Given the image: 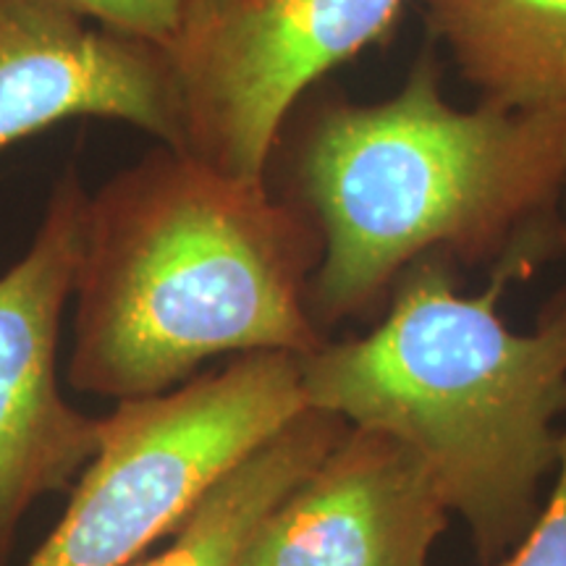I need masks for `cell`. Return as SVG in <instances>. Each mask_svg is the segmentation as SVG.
<instances>
[{"instance_id": "cell-7", "label": "cell", "mask_w": 566, "mask_h": 566, "mask_svg": "<svg viewBox=\"0 0 566 566\" xmlns=\"http://www.w3.org/2000/svg\"><path fill=\"white\" fill-rule=\"evenodd\" d=\"M76 118L134 126L179 150L166 51L97 24L71 0H0V153Z\"/></svg>"}, {"instance_id": "cell-5", "label": "cell", "mask_w": 566, "mask_h": 566, "mask_svg": "<svg viewBox=\"0 0 566 566\" xmlns=\"http://www.w3.org/2000/svg\"><path fill=\"white\" fill-rule=\"evenodd\" d=\"M407 0H189L166 45L179 150L268 181L292 113L331 71L391 38Z\"/></svg>"}, {"instance_id": "cell-12", "label": "cell", "mask_w": 566, "mask_h": 566, "mask_svg": "<svg viewBox=\"0 0 566 566\" xmlns=\"http://www.w3.org/2000/svg\"><path fill=\"white\" fill-rule=\"evenodd\" d=\"M491 566H566V433H562L556 485L516 546Z\"/></svg>"}, {"instance_id": "cell-1", "label": "cell", "mask_w": 566, "mask_h": 566, "mask_svg": "<svg viewBox=\"0 0 566 566\" xmlns=\"http://www.w3.org/2000/svg\"><path fill=\"white\" fill-rule=\"evenodd\" d=\"M323 242L271 181H242L155 145L87 197L69 384L129 401L216 357L328 342L310 313Z\"/></svg>"}, {"instance_id": "cell-11", "label": "cell", "mask_w": 566, "mask_h": 566, "mask_svg": "<svg viewBox=\"0 0 566 566\" xmlns=\"http://www.w3.org/2000/svg\"><path fill=\"white\" fill-rule=\"evenodd\" d=\"M97 24L153 42L166 51L189 0H71Z\"/></svg>"}, {"instance_id": "cell-9", "label": "cell", "mask_w": 566, "mask_h": 566, "mask_svg": "<svg viewBox=\"0 0 566 566\" xmlns=\"http://www.w3.org/2000/svg\"><path fill=\"white\" fill-rule=\"evenodd\" d=\"M480 103L566 113V0H420Z\"/></svg>"}, {"instance_id": "cell-6", "label": "cell", "mask_w": 566, "mask_h": 566, "mask_svg": "<svg viewBox=\"0 0 566 566\" xmlns=\"http://www.w3.org/2000/svg\"><path fill=\"white\" fill-rule=\"evenodd\" d=\"M87 197L69 166L24 258L0 275V564L34 501L80 480L101 446V417L71 407L59 386Z\"/></svg>"}, {"instance_id": "cell-10", "label": "cell", "mask_w": 566, "mask_h": 566, "mask_svg": "<svg viewBox=\"0 0 566 566\" xmlns=\"http://www.w3.org/2000/svg\"><path fill=\"white\" fill-rule=\"evenodd\" d=\"M349 430L344 417L307 407L223 475L153 554L132 566H244L265 516Z\"/></svg>"}, {"instance_id": "cell-4", "label": "cell", "mask_w": 566, "mask_h": 566, "mask_svg": "<svg viewBox=\"0 0 566 566\" xmlns=\"http://www.w3.org/2000/svg\"><path fill=\"white\" fill-rule=\"evenodd\" d=\"M304 409L300 357L286 352L239 354L168 394L118 401L66 512L24 566H132Z\"/></svg>"}, {"instance_id": "cell-13", "label": "cell", "mask_w": 566, "mask_h": 566, "mask_svg": "<svg viewBox=\"0 0 566 566\" xmlns=\"http://www.w3.org/2000/svg\"><path fill=\"white\" fill-rule=\"evenodd\" d=\"M558 208H562V216H558V221L554 226V237H556L558 247H562L564 254H566V189H564L562 202H558Z\"/></svg>"}, {"instance_id": "cell-2", "label": "cell", "mask_w": 566, "mask_h": 566, "mask_svg": "<svg viewBox=\"0 0 566 566\" xmlns=\"http://www.w3.org/2000/svg\"><path fill=\"white\" fill-rule=\"evenodd\" d=\"M424 48L405 84L378 103L307 95L271 160L279 189L323 242L310 313L328 325L373 313L409 265L446 254L499 260L541 229L566 189V113L454 108Z\"/></svg>"}, {"instance_id": "cell-3", "label": "cell", "mask_w": 566, "mask_h": 566, "mask_svg": "<svg viewBox=\"0 0 566 566\" xmlns=\"http://www.w3.org/2000/svg\"><path fill=\"white\" fill-rule=\"evenodd\" d=\"M541 252L537 233L520 239L475 296L457 292L451 258L428 254L401 273L370 334L300 357L307 407L405 441L467 522L483 566L527 535L543 480L558 470L566 289L527 334L499 310Z\"/></svg>"}, {"instance_id": "cell-8", "label": "cell", "mask_w": 566, "mask_h": 566, "mask_svg": "<svg viewBox=\"0 0 566 566\" xmlns=\"http://www.w3.org/2000/svg\"><path fill=\"white\" fill-rule=\"evenodd\" d=\"M449 514L405 441L349 424L265 516L244 566H428Z\"/></svg>"}]
</instances>
